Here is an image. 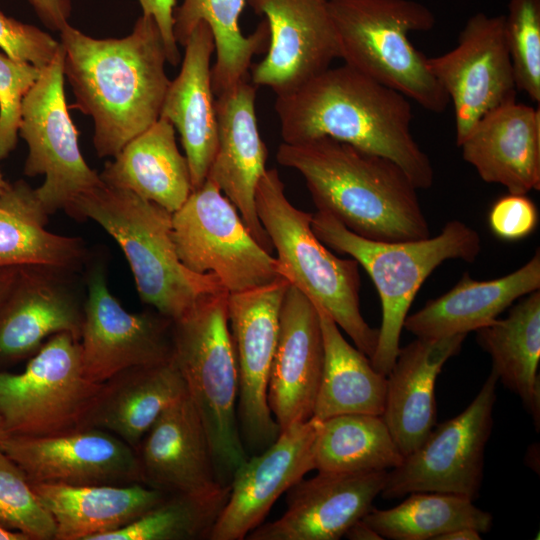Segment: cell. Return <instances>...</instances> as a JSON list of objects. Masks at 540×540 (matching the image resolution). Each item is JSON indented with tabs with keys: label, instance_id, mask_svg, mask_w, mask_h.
I'll list each match as a JSON object with an SVG mask.
<instances>
[{
	"label": "cell",
	"instance_id": "cell-1",
	"mask_svg": "<svg viewBox=\"0 0 540 540\" xmlns=\"http://www.w3.org/2000/svg\"><path fill=\"white\" fill-rule=\"evenodd\" d=\"M59 32L72 107L93 119L97 155L114 157L160 117L170 80L159 28L142 15L119 39L92 38L69 23Z\"/></svg>",
	"mask_w": 540,
	"mask_h": 540
},
{
	"label": "cell",
	"instance_id": "cell-2",
	"mask_svg": "<svg viewBox=\"0 0 540 540\" xmlns=\"http://www.w3.org/2000/svg\"><path fill=\"white\" fill-rule=\"evenodd\" d=\"M284 143L328 137L399 165L418 189L434 182L413 137L411 101L344 64L327 68L275 101Z\"/></svg>",
	"mask_w": 540,
	"mask_h": 540
},
{
	"label": "cell",
	"instance_id": "cell-3",
	"mask_svg": "<svg viewBox=\"0 0 540 540\" xmlns=\"http://www.w3.org/2000/svg\"><path fill=\"white\" fill-rule=\"evenodd\" d=\"M277 162L304 178L317 208L366 239L430 237L418 188L392 160L328 137L281 143Z\"/></svg>",
	"mask_w": 540,
	"mask_h": 540
},
{
	"label": "cell",
	"instance_id": "cell-4",
	"mask_svg": "<svg viewBox=\"0 0 540 540\" xmlns=\"http://www.w3.org/2000/svg\"><path fill=\"white\" fill-rule=\"evenodd\" d=\"M65 211L93 220L113 237L142 302L172 321L226 291L215 275L197 274L182 264L172 236V213L129 190L102 181L79 194Z\"/></svg>",
	"mask_w": 540,
	"mask_h": 540
},
{
	"label": "cell",
	"instance_id": "cell-5",
	"mask_svg": "<svg viewBox=\"0 0 540 540\" xmlns=\"http://www.w3.org/2000/svg\"><path fill=\"white\" fill-rule=\"evenodd\" d=\"M311 226L326 246L356 260L378 291L382 321L370 360L384 376L393 367L408 311L427 277L446 260L460 259L471 263L481 251L477 231L459 220L447 222L434 237L400 242L366 239L320 211L312 214Z\"/></svg>",
	"mask_w": 540,
	"mask_h": 540
},
{
	"label": "cell",
	"instance_id": "cell-6",
	"mask_svg": "<svg viewBox=\"0 0 540 540\" xmlns=\"http://www.w3.org/2000/svg\"><path fill=\"white\" fill-rule=\"evenodd\" d=\"M255 202L258 218L277 252L282 277L324 309L371 359L379 331L361 313L357 261L337 257L318 239L311 226L312 214L288 200L276 169H267L261 177Z\"/></svg>",
	"mask_w": 540,
	"mask_h": 540
},
{
	"label": "cell",
	"instance_id": "cell-7",
	"mask_svg": "<svg viewBox=\"0 0 540 540\" xmlns=\"http://www.w3.org/2000/svg\"><path fill=\"white\" fill-rule=\"evenodd\" d=\"M227 299L226 291L211 295L172 321V358L205 429L222 485H230L249 457L238 423L239 376Z\"/></svg>",
	"mask_w": 540,
	"mask_h": 540
},
{
	"label": "cell",
	"instance_id": "cell-8",
	"mask_svg": "<svg viewBox=\"0 0 540 540\" xmlns=\"http://www.w3.org/2000/svg\"><path fill=\"white\" fill-rule=\"evenodd\" d=\"M339 58L344 64L440 113L449 98L430 70L428 57L409 40L433 29L434 13L414 0H329Z\"/></svg>",
	"mask_w": 540,
	"mask_h": 540
},
{
	"label": "cell",
	"instance_id": "cell-9",
	"mask_svg": "<svg viewBox=\"0 0 540 540\" xmlns=\"http://www.w3.org/2000/svg\"><path fill=\"white\" fill-rule=\"evenodd\" d=\"M102 383L82 371L80 340L50 338L21 373L0 370V420L5 436H49L84 428Z\"/></svg>",
	"mask_w": 540,
	"mask_h": 540
},
{
	"label": "cell",
	"instance_id": "cell-10",
	"mask_svg": "<svg viewBox=\"0 0 540 540\" xmlns=\"http://www.w3.org/2000/svg\"><path fill=\"white\" fill-rule=\"evenodd\" d=\"M172 236L182 264L194 273L215 275L228 293L283 278L276 257L256 241L236 207L209 179L172 213Z\"/></svg>",
	"mask_w": 540,
	"mask_h": 540
},
{
	"label": "cell",
	"instance_id": "cell-11",
	"mask_svg": "<svg viewBox=\"0 0 540 540\" xmlns=\"http://www.w3.org/2000/svg\"><path fill=\"white\" fill-rule=\"evenodd\" d=\"M64 55L61 44L26 93L18 131L28 146L24 173L45 176L35 193L48 215L66 210L79 194L102 183L80 152L78 131L69 115L64 92Z\"/></svg>",
	"mask_w": 540,
	"mask_h": 540
},
{
	"label": "cell",
	"instance_id": "cell-12",
	"mask_svg": "<svg viewBox=\"0 0 540 540\" xmlns=\"http://www.w3.org/2000/svg\"><path fill=\"white\" fill-rule=\"evenodd\" d=\"M498 378L493 371L471 403L458 415L435 425L422 444L387 472L380 495L387 500L413 492L479 497L484 452L493 426Z\"/></svg>",
	"mask_w": 540,
	"mask_h": 540
},
{
	"label": "cell",
	"instance_id": "cell-13",
	"mask_svg": "<svg viewBox=\"0 0 540 540\" xmlns=\"http://www.w3.org/2000/svg\"><path fill=\"white\" fill-rule=\"evenodd\" d=\"M289 285L280 278L258 288L228 293V320L239 376V429L245 448L256 453L280 433L268 406L267 386Z\"/></svg>",
	"mask_w": 540,
	"mask_h": 540
},
{
	"label": "cell",
	"instance_id": "cell-14",
	"mask_svg": "<svg viewBox=\"0 0 540 540\" xmlns=\"http://www.w3.org/2000/svg\"><path fill=\"white\" fill-rule=\"evenodd\" d=\"M430 70L453 104L457 146L488 112L516 100L504 15L470 17L450 51L428 58Z\"/></svg>",
	"mask_w": 540,
	"mask_h": 540
},
{
	"label": "cell",
	"instance_id": "cell-15",
	"mask_svg": "<svg viewBox=\"0 0 540 540\" xmlns=\"http://www.w3.org/2000/svg\"><path fill=\"white\" fill-rule=\"evenodd\" d=\"M80 337L84 376L104 383L117 373L172 358V320L159 312L130 313L110 292L104 268L88 274Z\"/></svg>",
	"mask_w": 540,
	"mask_h": 540
},
{
	"label": "cell",
	"instance_id": "cell-16",
	"mask_svg": "<svg viewBox=\"0 0 540 540\" xmlns=\"http://www.w3.org/2000/svg\"><path fill=\"white\" fill-rule=\"evenodd\" d=\"M0 449L30 482L143 483L137 452L113 433L99 428L49 436H4Z\"/></svg>",
	"mask_w": 540,
	"mask_h": 540
},
{
	"label": "cell",
	"instance_id": "cell-17",
	"mask_svg": "<svg viewBox=\"0 0 540 540\" xmlns=\"http://www.w3.org/2000/svg\"><path fill=\"white\" fill-rule=\"evenodd\" d=\"M269 27L262 61L251 68L252 84L287 93L339 58L329 0H246Z\"/></svg>",
	"mask_w": 540,
	"mask_h": 540
},
{
	"label": "cell",
	"instance_id": "cell-18",
	"mask_svg": "<svg viewBox=\"0 0 540 540\" xmlns=\"http://www.w3.org/2000/svg\"><path fill=\"white\" fill-rule=\"evenodd\" d=\"M74 271L19 266L0 300V370L34 355L46 338L69 333L80 340L84 318Z\"/></svg>",
	"mask_w": 540,
	"mask_h": 540
},
{
	"label": "cell",
	"instance_id": "cell-19",
	"mask_svg": "<svg viewBox=\"0 0 540 540\" xmlns=\"http://www.w3.org/2000/svg\"><path fill=\"white\" fill-rule=\"evenodd\" d=\"M317 426L318 420L312 417L287 427L236 469L210 540L245 539L263 523L276 500L314 470Z\"/></svg>",
	"mask_w": 540,
	"mask_h": 540
},
{
	"label": "cell",
	"instance_id": "cell-20",
	"mask_svg": "<svg viewBox=\"0 0 540 540\" xmlns=\"http://www.w3.org/2000/svg\"><path fill=\"white\" fill-rule=\"evenodd\" d=\"M386 470L322 472L301 479L287 491V508L278 519L261 524L249 540H338L373 507Z\"/></svg>",
	"mask_w": 540,
	"mask_h": 540
},
{
	"label": "cell",
	"instance_id": "cell-21",
	"mask_svg": "<svg viewBox=\"0 0 540 540\" xmlns=\"http://www.w3.org/2000/svg\"><path fill=\"white\" fill-rule=\"evenodd\" d=\"M324 364V343L314 303L289 285L272 359L267 401L280 431L313 417Z\"/></svg>",
	"mask_w": 540,
	"mask_h": 540
},
{
	"label": "cell",
	"instance_id": "cell-22",
	"mask_svg": "<svg viewBox=\"0 0 540 540\" xmlns=\"http://www.w3.org/2000/svg\"><path fill=\"white\" fill-rule=\"evenodd\" d=\"M255 98L256 86L245 79L215 99L218 144L207 179L236 207L256 241L272 253L255 202L258 183L267 170V148L258 130Z\"/></svg>",
	"mask_w": 540,
	"mask_h": 540
},
{
	"label": "cell",
	"instance_id": "cell-23",
	"mask_svg": "<svg viewBox=\"0 0 540 540\" xmlns=\"http://www.w3.org/2000/svg\"><path fill=\"white\" fill-rule=\"evenodd\" d=\"M487 183L509 193L540 189V109L516 100L485 114L458 145Z\"/></svg>",
	"mask_w": 540,
	"mask_h": 540
},
{
	"label": "cell",
	"instance_id": "cell-24",
	"mask_svg": "<svg viewBox=\"0 0 540 540\" xmlns=\"http://www.w3.org/2000/svg\"><path fill=\"white\" fill-rule=\"evenodd\" d=\"M136 452L143 484L167 494L198 493L222 485L188 393L160 414Z\"/></svg>",
	"mask_w": 540,
	"mask_h": 540
},
{
	"label": "cell",
	"instance_id": "cell-25",
	"mask_svg": "<svg viewBox=\"0 0 540 540\" xmlns=\"http://www.w3.org/2000/svg\"><path fill=\"white\" fill-rule=\"evenodd\" d=\"M466 336L416 337L399 349L386 376L381 416L404 457L416 450L436 425V379L444 364L460 352Z\"/></svg>",
	"mask_w": 540,
	"mask_h": 540
},
{
	"label": "cell",
	"instance_id": "cell-26",
	"mask_svg": "<svg viewBox=\"0 0 540 540\" xmlns=\"http://www.w3.org/2000/svg\"><path fill=\"white\" fill-rule=\"evenodd\" d=\"M178 76L170 81L160 117L179 132L192 188L207 179L218 144V124L211 77L215 52L212 31L200 22L189 35Z\"/></svg>",
	"mask_w": 540,
	"mask_h": 540
},
{
	"label": "cell",
	"instance_id": "cell-27",
	"mask_svg": "<svg viewBox=\"0 0 540 540\" xmlns=\"http://www.w3.org/2000/svg\"><path fill=\"white\" fill-rule=\"evenodd\" d=\"M540 288V253L516 271L488 281L464 273L442 296L407 315L404 328L418 338L468 334L497 319L514 301Z\"/></svg>",
	"mask_w": 540,
	"mask_h": 540
},
{
	"label": "cell",
	"instance_id": "cell-28",
	"mask_svg": "<svg viewBox=\"0 0 540 540\" xmlns=\"http://www.w3.org/2000/svg\"><path fill=\"white\" fill-rule=\"evenodd\" d=\"M30 484L55 521V540H94L98 535L118 530L138 519L167 496L143 483Z\"/></svg>",
	"mask_w": 540,
	"mask_h": 540
},
{
	"label": "cell",
	"instance_id": "cell-29",
	"mask_svg": "<svg viewBox=\"0 0 540 540\" xmlns=\"http://www.w3.org/2000/svg\"><path fill=\"white\" fill-rule=\"evenodd\" d=\"M186 393L173 358L123 370L102 383L84 428L111 432L137 451L160 414Z\"/></svg>",
	"mask_w": 540,
	"mask_h": 540
},
{
	"label": "cell",
	"instance_id": "cell-30",
	"mask_svg": "<svg viewBox=\"0 0 540 540\" xmlns=\"http://www.w3.org/2000/svg\"><path fill=\"white\" fill-rule=\"evenodd\" d=\"M114 158L99 174L105 184L129 190L170 213L178 210L193 190L175 128L165 118L159 117Z\"/></svg>",
	"mask_w": 540,
	"mask_h": 540
},
{
	"label": "cell",
	"instance_id": "cell-31",
	"mask_svg": "<svg viewBox=\"0 0 540 540\" xmlns=\"http://www.w3.org/2000/svg\"><path fill=\"white\" fill-rule=\"evenodd\" d=\"M48 214L25 181L6 183L0 192V269L45 266L75 271L86 257L80 238L45 228Z\"/></svg>",
	"mask_w": 540,
	"mask_h": 540
},
{
	"label": "cell",
	"instance_id": "cell-32",
	"mask_svg": "<svg viewBox=\"0 0 540 540\" xmlns=\"http://www.w3.org/2000/svg\"><path fill=\"white\" fill-rule=\"evenodd\" d=\"M478 344L491 356L492 370L516 394L540 427V291L513 306L504 319L476 330Z\"/></svg>",
	"mask_w": 540,
	"mask_h": 540
},
{
	"label": "cell",
	"instance_id": "cell-33",
	"mask_svg": "<svg viewBox=\"0 0 540 540\" xmlns=\"http://www.w3.org/2000/svg\"><path fill=\"white\" fill-rule=\"evenodd\" d=\"M315 306L323 335L324 364L313 417L324 420L343 414L381 416L386 376L372 366L363 352L347 342L324 309Z\"/></svg>",
	"mask_w": 540,
	"mask_h": 540
},
{
	"label": "cell",
	"instance_id": "cell-34",
	"mask_svg": "<svg viewBox=\"0 0 540 540\" xmlns=\"http://www.w3.org/2000/svg\"><path fill=\"white\" fill-rule=\"evenodd\" d=\"M246 4V0H183L174 10V36L182 46L200 22L210 27L216 55L211 73L217 85H232L245 78L254 55L267 50L265 24L259 23L248 36L241 32L239 20Z\"/></svg>",
	"mask_w": 540,
	"mask_h": 540
},
{
	"label": "cell",
	"instance_id": "cell-35",
	"mask_svg": "<svg viewBox=\"0 0 540 540\" xmlns=\"http://www.w3.org/2000/svg\"><path fill=\"white\" fill-rule=\"evenodd\" d=\"M403 459L380 415L343 414L318 420L314 470L389 471L400 465Z\"/></svg>",
	"mask_w": 540,
	"mask_h": 540
},
{
	"label": "cell",
	"instance_id": "cell-36",
	"mask_svg": "<svg viewBox=\"0 0 540 540\" xmlns=\"http://www.w3.org/2000/svg\"><path fill=\"white\" fill-rule=\"evenodd\" d=\"M406 496L390 509L372 507L362 520L383 539L390 540H436L460 527H472L481 534L492 527V515L468 497L442 492H413Z\"/></svg>",
	"mask_w": 540,
	"mask_h": 540
},
{
	"label": "cell",
	"instance_id": "cell-37",
	"mask_svg": "<svg viewBox=\"0 0 540 540\" xmlns=\"http://www.w3.org/2000/svg\"><path fill=\"white\" fill-rule=\"evenodd\" d=\"M230 485L198 493H174L128 525L94 540L209 539L226 505Z\"/></svg>",
	"mask_w": 540,
	"mask_h": 540
},
{
	"label": "cell",
	"instance_id": "cell-38",
	"mask_svg": "<svg viewBox=\"0 0 540 540\" xmlns=\"http://www.w3.org/2000/svg\"><path fill=\"white\" fill-rule=\"evenodd\" d=\"M0 524L30 540H55L56 524L21 468L0 449Z\"/></svg>",
	"mask_w": 540,
	"mask_h": 540
},
{
	"label": "cell",
	"instance_id": "cell-39",
	"mask_svg": "<svg viewBox=\"0 0 540 540\" xmlns=\"http://www.w3.org/2000/svg\"><path fill=\"white\" fill-rule=\"evenodd\" d=\"M505 34L516 86L540 102V0H509Z\"/></svg>",
	"mask_w": 540,
	"mask_h": 540
},
{
	"label": "cell",
	"instance_id": "cell-40",
	"mask_svg": "<svg viewBox=\"0 0 540 540\" xmlns=\"http://www.w3.org/2000/svg\"><path fill=\"white\" fill-rule=\"evenodd\" d=\"M41 71L0 52V160L16 146L23 98Z\"/></svg>",
	"mask_w": 540,
	"mask_h": 540
},
{
	"label": "cell",
	"instance_id": "cell-41",
	"mask_svg": "<svg viewBox=\"0 0 540 540\" xmlns=\"http://www.w3.org/2000/svg\"><path fill=\"white\" fill-rule=\"evenodd\" d=\"M61 43L50 34L0 12V49L10 58L42 70L54 58Z\"/></svg>",
	"mask_w": 540,
	"mask_h": 540
},
{
	"label": "cell",
	"instance_id": "cell-42",
	"mask_svg": "<svg viewBox=\"0 0 540 540\" xmlns=\"http://www.w3.org/2000/svg\"><path fill=\"white\" fill-rule=\"evenodd\" d=\"M488 222L495 236L517 241L529 236L538 224V211L527 194L509 193L492 205Z\"/></svg>",
	"mask_w": 540,
	"mask_h": 540
},
{
	"label": "cell",
	"instance_id": "cell-43",
	"mask_svg": "<svg viewBox=\"0 0 540 540\" xmlns=\"http://www.w3.org/2000/svg\"><path fill=\"white\" fill-rule=\"evenodd\" d=\"M138 1L142 8V15L152 17L159 28L166 51L167 62L177 65L180 61V54L173 31L176 0Z\"/></svg>",
	"mask_w": 540,
	"mask_h": 540
},
{
	"label": "cell",
	"instance_id": "cell-44",
	"mask_svg": "<svg viewBox=\"0 0 540 540\" xmlns=\"http://www.w3.org/2000/svg\"><path fill=\"white\" fill-rule=\"evenodd\" d=\"M42 23L53 31H61L71 14L70 0H27Z\"/></svg>",
	"mask_w": 540,
	"mask_h": 540
},
{
	"label": "cell",
	"instance_id": "cell-45",
	"mask_svg": "<svg viewBox=\"0 0 540 540\" xmlns=\"http://www.w3.org/2000/svg\"><path fill=\"white\" fill-rule=\"evenodd\" d=\"M343 537L350 540H383V538L362 519L352 524Z\"/></svg>",
	"mask_w": 540,
	"mask_h": 540
},
{
	"label": "cell",
	"instance_id": "cell-46",
	"mask_svg": "<svg viewBox=\"0 0 540 540\" xmlns=\"http://www.w3.org/2000/svg\"><path fill=\"white\" fill-rule=\"evenodd\" d=\"M481 533L472 527H460L446 532L436 538V540H480Z\"/></svg>",
	"mask_w": 540,
	"mask_h": 540
},
{
	"label": "cell",
	"instance_id": "cell-47",
	"mask_svg": "<svg viewBox=\"0 0 540 540\" xmlns=\"http://www.w3.org/2000/svg\"><path fill=\"white\" fill-rule=\"evenodd\" d=\"M17 267L6 268L0 277V300L8 290Z\"/></svg>",
	"mask_w": 540,
	"mask_h": 540
},
{
	"label": "cell",
	"instance_id": "cell-48",
	"mask_svg": "<svg viewBox=\"0 0 540 540\" xmlns=\"http://www.w3.org/2000/svg\"><path fill=\"white\" fill-rule=\"evenodd\" d=\"M0 540H30L22 532L9 529L0 524Z\"/></svg>",
	"mask_w": 540,
	"mask_h": 540
},
{
	"label": "cell",
	"instance_id": "cell-49",
	"mask_svg": "<svg viewBox=\"0 0 540 540\" xmlns=\"http://www.w3.org/2000/svg\"><path fill=\"white\" fill-rule=\"evenodd\" d=\"M6 183L7 182L4 180L1 169H0V192L2 191Z\"/></svg>",
	"mask_w": 540,
	"mask_h": 540
},
{
	"label": "cell",
	"instance_id": "cell-50",
	"mask_svg": "<svg viewBox=\"0 0 540 540\" xmlns=\"http://www.w3.org/2000/svg\"><path fill=\"white\" fill-rule=\"evenodd\" d=\"M5 436V433L3 431V428H2V423H1V420H0V440Z\"/></svg>",
	"mask_w": 540,
	"mask_h": 540
},
{
	"label": "cell",
	"instance_id": "cell-51",
	"mask_svg": "<svg viewBox=\"0 0 540 540\" xmlns=\"http://www.w3.org/2000/svg\"><path fill=\"white\" fill-rule=\"evenodd\" d=\"M5 269H6V268L0 269V277L2 276V274H3V272H4Z\"/></svg>",
	"mask_w": 540,
	"mask_h": 540
}]
</instances>
